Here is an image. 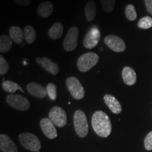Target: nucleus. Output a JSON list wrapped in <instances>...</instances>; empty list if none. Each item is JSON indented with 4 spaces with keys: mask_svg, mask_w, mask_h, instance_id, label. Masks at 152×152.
<instances>
[{
    "mask_svg": "<svg viewBox=\"0 0 152 152\" xmlns=\"http://www.w3.org/2000/svg\"><path fill=\"white\" fill-rule=\"evenodd\" d=\"M92 126L96 134L102 137H107L111 133L112 126L109 117L102 111L93 113Z\"/></svg>",
    "mask_w": 152,
    "mask_h": 152,
    "instance_id": "1",
    "label": "nucleus"
},
{
    "mask_svg": "<svg viewBox=\"0 0 152 152\" xmlns=\"http://www.w3.org/2000/svg\"><path fill=\"white\" fill-rule=\"evenodd\" d=\"M74 127L75 132L80 137H85L89 131V125L86 115L82 110H77L74 113Z\"/></svg>",
    "mask_w": 152,
    "mask_h": 152,
    "instance_id": "2",
    "label": "nucleus"
},
{
    "mask_svg": "<svg viewBox=\"0 0 152 152\" xmlns=\"http://www.w3.org/2000/svg\"><path fill=\"white\" fill-rule=\"evenodd\" d=\"M99 59V57L96 53H85L79 57L77 62V67L80 71L87 72L97 64Z\"/></svg>",
    "mask_w": 152,
    "mask_h": 152,
    "instance_id": "3",
    "label": "nucleus"
},
{
    "mask_svg": "<svg viewBox=\"0 0 152 152\" xmlns=\"http://www.w3.org/2000/svg\"><path fill=\"white\" fill-rule=\"evenodd\" d=\"M19 141L23 147L29 151L39 152L41 148V143L39 139L32 133H21L19 135Z\"/></svg>",
    "mask_w": 152,
    "mask_h": 152,
    "instance_id": "4",
    "label": "nucleus"
},
{
    "mask_svg": "<svg viewBox=\"0 0 152 152\" xmlns=\"http://www.w3.org/2000/svg\"><path fill=\"white\" fill-rule=\"evenodd\" d=\"M66 87L75 99H82L85 96V90L79 80L75 77H68L66 80Z\"/></svg>",
    "mask_w": 152,
    "mask_h": 152,
    "instance_id": "5",
    "label": "nucleus"
},
{
    "mask_svg": "<svg viewBox=\"0 0 152 152\" xmlns=\"http://www.w3.org/2000/svg\"><path fill=\"white\" fill-rule=\"evenodd\" d=\"M7 104L11 107L18 111H27L30 107V103L27 99L22 95L11 94L6 97Z\"/></svg>",
    "mask_w": 152,
    "mask_h": 152,
    "instance_id": "6",
    "label": "nucleus"
},
{
    "mask_svg": "<svg viewBox=\"0 0 152 152\" xmlns=\"http://www.w3.org/2000/svg\"><path fill=\"white\" fill-rule=\"evenodd\" d=\"M78 35L79 30L76 26H73L68 30L63 42V47L66 52H72L76 49L77 45Z\"/></svg>",
    "mask_w": 152,
    "mask_h": 152,
    "instance_id": "7",
    "label": "nucleus"
},
{
    "mask_svg": "<svg viewBox=\"0 0 152 152\" xmlns=\"http://www.w3.org/2000/svg\"><path fill=\"white\" fill-rule=\"evenodd\" d=\"M49 118L54 125L62 128L67 123V115L65 111L59 106H54L49 113Z\"/></svg>",
    "mask_w": 152,
    "mask_h": 152,
    "instance_id": "8",
    "label": "nucleus"
},
{
    "mask_svg": "<svg viewBox=\"0 0 152 152\" xmlns=\"http://www.w3.org/2000/svg\"><path fill=\"white\" fill-rule=\"evenodd\" d=\"M101 37V33L96 26H93L85 36L83 45L86 49H91L98 45Z\"/></svg>",
    "mask_w": 152,
    "mask_h": 152,
    "instance_id": "9",
    "label": "nucleus"
},
{
    "mask_svg": "<svg viewBox=\"0 0 152 152\" xmlns=\"http://www.w3.org/2000/svg\"><path fill=\"white\" fill-rule=\"evenodd\" d=\"M104 43L109 49L115 52H123L126 49L124 40L116 35H107L104 38Z\"/></svg>",
    "mask_w": 152,
    "mask_h": 152,
    "instance_id": "10",
    "label": "nucleus"
},
{
    "mask_svg": "<svg viewBox=\"0 0 152 152\" xmlns=\"http://www.w3.org/2000/svg\"><path fill=\"white\" fill-rule=\"evenodd\" d=\"M40 127L43 133L50 140H54L57 137L56 129L55 128L54 123L50 121L49 118H45L41 120Z\"/></svg>",
    "mask_w": 152,
    "mask_h": 152,
    "instance_id": "11",
    "label": "nucleus"
},
{
    "mask_svg": "<svg viewBox=\"0 0 152 152\" xmlns=\"http://www.w3.org/2000/svg\"><path fill=\"white\" fill-rule=\"evenodd\" d=\"M36 62L38 64H40L42 67L52 75H57L59 72V66L58 64L53 62L47 57H42V58H37L36 59Z\"/></svg>",
    "mask_w": 152,
    "mask_h": 152,
    "instance_id": "12",
    "label": "nucleus"
},
{
    "mask_svg": "<svg viewBox=\"0 0 152 152\" xmlns=\"http://www.w3.org/2000/svg\"><path fill=\"white\" fill-rule=\"evenodd\" d=\"M26 89L30 94L33 95V96H35L37 98L43 99L47 95L46 88L37 83L33 82V83H28Z\"/></svg>",
    "mask_w": 152,
    "mask_h": 152,
    "instance_id": "13",
    "label": "nucleus"
},
{
    "mask_svg": "<svg viewBox=\"0 0 152 152\" xmlns=\"http://www.w3.org/2000/svg\"><path fill=\"white\" fill-rule=\"evenodd\" d=\"M0 149L3 152H18V149L13 140L4 134L0 135Z\"/></svg>",
    "mask_w": 152,
    "mask_h": 152,
    "instance_id": "14",
    "label": "nucleus"
},
{
    "mask_svg": "<svg viewBox=\"0 0 152 152\" xmlns=\"http://www.w3.org/2000/svg\"><path fill=\"white\" fill-rule=\"evenodd\" d=\"M104 100L109 109L113 113L118 114L122 111V106L118 99L111 94H106L104 96Z\"/></svg>",
    "mask_w": 152,
    "mask_h": 152,
    "instance_id": "15",
    "label": "nucleus"
},
{
    "mask_svg": "<svg viewBox=\"0 0 152 152\" xmlns=\"http://www.w3.org/2000/svg\"><path fill=\"white\" fill-rule=\"evenodd\" d=\"M122 77L123 81L126 85H134L137 82V75L134 69L129 66H125L123 68L122 71Z\"/></svg>",
    "mask_w": 152,
    "mask_h": 152,
    "instance_id": "16",
    "label": "nucleus"
},
{
    "mask_svg": "<svg viewBox=\"0 0 152 152\" xmlns=\"http://www.w3.org/2000/svg\"><path fill=\"white\" fill-rule=\"evenodd\" d=\"M54 11V5L50 1H44L38 6L37 12V14L42 18H48Z\"/></svg>",
    "mask_w": 152,
    "mask_h": 152,
    "instance_id": "17",
    "label": "nucleus"
},
{
    "mask_svg": "<svg viewBox=\"0 0 152 152\" xmlns=\"http://www.w3.org/2000/svg\"><path fill=\"white\" fill-rule=\"evenodd\" d=\"M9 35L13 42L16 44H20L25 39L24 32L18 26H12L9 29Z\"/></svg>",
    "mask_w": 152,
    "mask_h": 152,
    "instance_id": "18",
    "label": "nucleus"
},
{
    "mask_svg": "<svg viewBox=\"0 0 152 152\" xmlns=\"http://www.w3.org/2000/svg\"><path fill=\"white\" fill-rule=\"evenodd\" d=\"M85 12L87 21H92L95 18L96 14V3L93 0H89L85 7Z\"/></svg>",
    "mask_w": 152,
    "mask_h": 152,
    "instance_id": "19",
    "label": "nucleus"
},
{
    "mask_svg": "<svg viewBox=\"0 0 152 152\" xmlns=\"http://www.w3.org/2000/svg\"><path fill=\"white\" fill-rule=\"evenodd\" d=\"M64 33V26L61 23H54L49 30V36L52 39H58Z\"/></svg>",
    "mask_w": 152,
    "mask_h": 152,
    "instance_id": "20",
    "label": "nucleus"
},
{
    "mask_svg": "<svg viewBox=\"0 0 152 152\" xmlns=\"http://www.w3.org/2000/svg\"><path fill=\"white\" fill-rule=\"evenodd\" d=\"M13 45V40L10 36L2 35L0 37V52L1 53L8 52L11 50Z\"/></svg>",
    "mask_w": 152,
    "mask_h": 152,
    "instance_id": "21",
    "label": "nucleus"
},
{
    "mask_svg": "<svg viewBox=\"0 0 152 152\" xmlns=\"http://www.w3.org/2000/svg\"><path fill=\"white\" fill-rule=\"evenodd\" d=\"M2 87L3 90L5 92L11 93V94H14L16 90H20V92L23 93L24 92L23 90L22 89V87L20 85L17 84V83H14L13 81L10 80H4L2 83Z\"/></svg>",
    "mask_w": 152,
    "mask_h": 152,
    "instance_id": "22",
    "label": "nucleus"
},
{
    "mask_svg": "<svg viewBox=\"0 0 152 152\" xmlns=\"http://www.w3.org/2000/svg\"><path fill=\"white\" fill-rule=\"evenodd\" d=\"M24 35L26 42L28 44H33L36 39V32L33 26H26L24 28Z\"/></svg>",
    "mask_w": 152,
    "mask_h": 152,
    "instance_id": "23",
    "label": "nucleus"
},
{
    "mask_svg": "<svg viewBox=\"0 0 152 152\" xmlns=\"http://www.w3.org/2000/svg\"><path fill=\"white\" fill-rule=\"evenodd\" d=\"M125 14L127 19L130 20V21H134V20H136L137 17L135 8H134V5L132 4H128L126 6L125 10Z\"/></svg>",
    "mask_w": 152,
    "mask_h": 152,
    "instance_id": "24",
    "label": "nucleus"
},
{
    "mask_svg": "<svg viewBox=\"0 0 152 152\" xmlns=\"http://www.w3.org/2000/svg\"><path fill=\"white\" fill-rule=\"evenodd\" d=\"M137 26L141 29H149L152 27V18L150 16H145L140 19Z\"/></svg>",
    "mask_w": 152,
    "mask_h": 152,
    "instance_id": "25",
    "label": "nucleus"
},
{
    "mask_svg": "<svg viewBox=\"0 0 152 152\" xmlns=\"http://www.w3.org/2000/svg\"><path fill=\"white\" fill-rule=\"evenodd\" d=\"M46 90L47 95L49 96V99L52 101H55L57 97V90L56 86L54 83H49L46 87Z\"/></svg>",
    "mask_w": 152,
    "mask_h": 152,
    "instance_id": "26",
    "label": "nucleus"
},
{
    "mask_svg": "<svg viewBox=\"0 0 152 152\" xmlns=\"http://www.w3.org/2000/svg\"><path fill=\"white\" fill-rule=\"evenodd\" d=\"M102 8L107 13L111 12L113 10L115 4V0H101Z\"/></svg>",
    "mask_w": 152,
    "mask_h": 152,
    "instance_id": "27",
    "label": "nucleus"
},
{
    "mask_svg": "<svg viewBox=\"0 0 152 152\" xmlns=\"http://www.w3.org/2000/svg\"><path fill=\"white\" fill-rule=\"evenodd\" d=\"M9 66L7 60L3 56H0V75H5L9 71Z\"/></svg>",
    "mask_w": 152,
    "mask_h": 152,
    "instance_id": "28",
    "label": "nucleus"
},
{
    "mask_svg": "<svg viewBox=\"0 0 152 152\" xmlns=\"http://www.w3.org/2000/svg\"><path fill=\"white\" fill-rule=\"evenodd\" d=\"M144 147L148 151L152 150V131L149 132L144 140Z\"/></svg>",
    "mask_w": 152,
    "mask_h": 152,
    "instance_id": "29",
    "label": "nucleus"
},
{
    "mask_svg": "<svg viewBox=\"0 0 152 152\" xmlns=\"http://www.w3.org/2000/svg\"><path fill=\"white\" fill-rule=\"evenodd\" d=\"M14 2L19 6H28L31 3V0H14Z\"/></svg>",
    "mask_w": 152,
    "mask_h": 152,
    "instance_id": "30",
    "label": "nucleus"
},
{
    "mask_svg": "<svg viewBox=\"0 0 152 152\" xmlns=\"http://www.w3.org/2000/svg\"><path fill=\"white\" fill-rule=\"evenodd\" d=\"M145 1L146 8L148 12L152 15V0H144Z\"/></svg>",
    "mask_w": 152,
    "mask_h": 152,
    "instance_id": "31",
    "label": "nucleus"
}]
</instances>
